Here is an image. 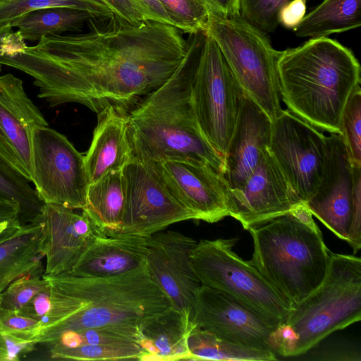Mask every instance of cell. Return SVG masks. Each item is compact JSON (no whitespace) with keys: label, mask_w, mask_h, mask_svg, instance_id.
I'll use <instances>...</instances> for the list:
<instances>
[{"label":"cell","mask_w":361,"mask_h":361,"mask_svg":"<svg viewBox=\"0 0 361 361\" xmlns=\"http://www.w3.org/2000/svg\"><path fill=\"white\" fill-rule=\"evenodd\" d=\"M89 30L43 37L27 46L16 32L0 42V63L34 78L51 106L78 103L99 113L128 112L174 73L188 42L173 25L92 19Z\"/></svg>","instance_id":"6da1fadb"},{"label":"cell","mask_w":361,"mask_h":361,"mask_svg":"<svg viewBox=\"0 0 361 361\" xmlns=\"http://www.w3.org/2000/svg\"><path fill=\"white\" fill-rule=\"evenodd\" d=\"M43 276L50 288V309L31 338L35 344L48 345L66 331L90 328L124 331L139 340L146 325L173 308L146 260L113 276L84 277L68 272Z\"/></svg>","instance_id":"7a4b0ae2"},{"label":"cell","mask_w":361,"mask_h":361,"mask_svg":"<svg viewBox=\"0 0 361 361\" xmlns=\"http://www.w3.org/2000/svg\"><path fill=\"white\" fill-rule=\"evenodd\" d=\"M205 37L204 31L190 34L186 54L174 73L128 112L133 159L202 162L222 176L224 160L203 134L190 102L191 82Z\"/></svg>","instance_id":"3957f363"},{"label":"cell","mask_w":361,"mask_h":361,"mask_svg":"<svg viewBox=\"0 0 361 361\" xmlns=\"http://www.w3.org/2000/svg\"><path fill=\"white\" fill-rule=\"evenodd\" d=\"M277 71L288 111L322 131L338 133L344 106L360 85V66L353 51L327 37L310 38L280 51Z\"/></svg>","instance_id":"277c9868"},{"label":"cell","mask_w":361,"mask_h":361,"mask_svg":"<svg viewBox=\"0 0 361 361\" xmlns=\"http://www.w3.org/2000/svg\"><path fill=\"white\" fill-rule=\"evenodd\" d=\"M247 231L251 262L293 307L324 279L331 252L305 204Z\"/></svg>","instance_id":"5b68a950"},{"label":"cell","mask_w":361,"mask_h":361,"mask_svg":"<svg viewBox=\"0 0 361 361\" xmlns=\"http://www.w3.org/2000/svg\"><path fill=\"white\" fill-rule=\"evenodd\" d=\"M361 319V259L331 253L322 283L293 307L286 322L295 336L290 356L303 354L331 333Z\"/></svg>","instance_id":"8992f818"},{"label":"cell","mask_w":361,"mask_h":361,"mask_svg":"<svg viewBox=\"0 0 361 361\" xmlns=\"http://www.w3.org/2000/svg\"><path fill=\"white\" fill-rule=\"evenodd\" d=\"M206 33L217 44L238 85L272 122L283 111L277 71L280 51L265 32L240 16L210 13Z\"/></svg>","instance_id":"52a82bcc"},{"label":"cell","mask_w":361,"mask_h":361,"mask_svg":"<svg viewBox=\"0 0 361 361\" xmlns=\"http://www.w3.org/2000/svg\"><path fill=\"white\" fill-rule=\"evenodd\" d=\"M238 240L197 242L190 255L191 267L201 285L226 293L277 329L286 322L293 306L251 260H244L233 251Z\"/></svg>","instance_id":"ba28073f"},{"label":"cell","mask_w":361,"mask_h":361,"mask_svg":"<svg viewBox=\"0 0 361 361\" xmlns=\"http://www.w3.org/2000/svg\"><path fill=\"white\" fill-rule=\"evenodd\" d=\"M243 94L217 44L206 33L191 82L190 102L203 134L224 160Z\"/></svg>","instance_id":"9c48e42d"},{"label":"cell","mask_w":361,"mask_h":361,"mask_svg":"<svg viewBox=\"0 0 361 361\" xmlns=\"http://www.w3.org/2000/svg\"><path fill=\"white\" fill-rule=\"evenodd\" d=\"M32 183L45 204L82 209L89 178L85 156L48 126L32 130Z\"/></svg>","instance_id":"30bf717a"},{"label":"cell","mask_w":361,"mask_h":361,"mask_svg":"<svg viewBox=\"0 0 361 361\" xmlns=\"http://www.w3.org/2000/svg\"><path fill=\"white\" fill-rule=\"evenodd\" d=\"M122 173L126 202L119 234L147 238L174 223L194 219L173 195L155 163L133 158Z\"/></svg>","instance_id":"8fae6325"},{"label":"cell","mask_w":361,"mask_h":361,"mask_svg":"<svg viewBox=\"0 0 361 361\" xmlns=\"http://www.w3.org/2000/svg\"><path fill=\"white\" fill-rule=\"evenodd\" d=\"M269 149L305 204L323 175L326 135L288 109L271 124Z\"/></svg>","instance_id":"7c38bea8"},{"label":"cell","mask_w":361,"mask_h":361,"mask_svg":"<svg viewBox=\"0 0 361 361\" xmlns=\"http://www.w3.org/2000/svg\"><path fill=\"white\" fill-rule=\"evenodd\" d=\"M302 204L269 147L245 181L238 188L228 189L229 216L245 230L262 225Z\"/></svg>","instance_id":"4fadbf2b"},{"label":"cell","mask_w":361,"mask_h":361,"mask_svg":"<svg viewBox=\"0 0 361 361\" xmlns=\"http://www.w3.org/2000/svg\"><path fill=\"white\" fill-rule=\"evenodd\" d=\"M191 322L228 342L274 352L272 340L276 329L251 309L217 289L200 286L194 298Z\"/></svg>","instance_id":"5bb4252c"},{"label":"cell","mask_w":361,"mask_h":361,"mask_svg":"<svg viewBox=\"0 0 361 361\" xmlns=\"http://www.w3.org/2000/svg\"><path fill=\"white\" fill-rule=\"evenodd\" d=\"M197 241L173 231H160L147 238L146 262L154 281L173 307L192 320L193 302L201 283L190 264Z\"/></svg>","instance_id":"9a60e30c"},{"label":"cell","mask_w":361,"mask_h":361,"mask_svg":"<svg viewBox=\"0 0 361 361\" xmlns=\"http://www.w3.org/2000/svg\"><path fill=\"white\" fill-rule=\"evenodd\" d=\"M355 171L338 133L326 135V149L322 180L305 204L338 238L347 240L350 224Z\"/></svg>","instance_id":"2e32d148"},{"label":"cell","mask_w":361,"mask_h":361,"mask_svg":"<svg viewBox=\"0 0 361 361\" xmlns=\"http://www.w3.org/2000/svg\"><path fill=\"white\" fill-rule=\"evenodd\" d=\"M48 126L13 74L0 76V158L32 183V130Z\"/></svg>","instance_id":"e0dca14e"},{"label":"cell","mask_w":361,"mask_h":361,"mask_svg":"<svg viewBox=\"0 0 361 361\" xmlns=\"http://www.w3.org/2000/svg\"><path fill=\"white\" fill-rule=\"evenodd\" d=\"M155 164L173 195L195 220L215 223L229 216L227 185L212 166L188 161Z\"/></svg>","instance_id":"ac0fdd59"},{"label":"cell","mask_w":361,"mask_h":361,"mask_svg":"<svg viewBox=\"0 0 361 361\" xmlns=\"http://www.w3.org/2000/svg\"><path fill=\"white\" fill-rule=\"evenodd\" d=\"M44 204L38 216L42 225V253L46 257L45 274L69 272L82 254L99 235L81 209Z\"/></svg>","instance_id":"d6986e66"},{"label":"cell","mask_w":361,"mask_h":361,"mask_svg":"<svg viewBox=\"0 0 361 361\" xmlns=\"http://www.w3.org/2000/svg\"><path fill=\"white\" fill-rule=\"evenodd\" d=\"M272 122L243 91L236 123L224 159L222 174L228 189L240 187L269 147Z\"/></svg>","instance_id":"ffe728a7"},{"label":"cell","mask_w":361,"mask_h":361,"mask_svg":"<svg viewBox=\"0 0 361 361\" xmlns=\"http://www.w3.org/2000/svg\"><path fill=\"white\" fill-rule=\"evenodd\" d=\"M133 159L128 136V112L108 106L97 113L91 145L85 155L89 182L122 170Z\"/></svg>","instance_id":"44dd1931"},{"label":"cell","mask_w":361,"mask_h":361,"mask_svg":"<svg viewBox=\"0 0 361 361\" xmlns=\"http://www.w3.org/2000/svg\"><path fill=\"white\" fill-rule=\"evenodd\" d=\"M146 253L147 238L98 235L68 273L84 277L119 275L141 265L146 260Z\"/></svg>","instance_id":"7402d4cb"},{"label":"cell","mask_w":361,"mask_h":361,"mask_svg":"<svg viewBox=\"0 0 361 361\" xmlns=\"http://www.w3.org/2000/svg\"><path fill=\"white\" fill-rule=\"evenodd\" d=\"M42 240L38 216L23 225L10 226L0 234V293L24 275L44 273L40 262Z\"/></svg>","instance_id":"603a6c76"},{"label":"cell","mask_w":361,"mask_h":361,"mask_svg":"<svg viewBox=\"0 0 361 361\" xmlns=\"http://www.w3.org/2000/svg\"><path fill=\"white\" fill-rule=\"evenodd\" d=\"M191 320L173 307L158 317L141 331L137 341L142 350L140 361L190 360L188 337Z\"/></svg>","instance_id":"cb8c5ba5"},{"label":"cell","mask_w":361,"mask_h":361,"mask_svg":"<svg viewBox=\"0 0 361 361\" xmlns=\"http://www.w3.org/2000/svg\"><path fill=\"white\" fill-rule=\"evenodd\" d=\"M125 202L122 170L114 171L89 185L82 210L99 235H113L120 233Z\"/></svg>","instance_id":"d4e9b609"},{"label":"cell","mask_w":361,"mask_h":361,"mask_svg":"<svg viewBox=\"0 0 361 361\" xmlns=\"http://www.w3.org/2000/svg\"><path fill=\"white\" fill-rule=\"evenodd\" d=\"M361 25V0H323L294 30L299 37H328Z\"/></svg>","instance_id":"484cf974"},{"label":"cell","mask_w":361,"mask_h":361,"mask_svg":"<svg viewBox=\"0 0 361 361\" xmlns=\"http://www.w3.org/2000/svg\"><path fill=\"white\" fill-rule=\"evenodd\" d=\"M96 18L90 13L73 8L50 7L28 13L13 25L24 40L39 41L45 36L79 32ZM97 19V18H96Z\"/></svg>","instance_id":"4316f807"},{"label":"cell","mask_w":361,"mask_h":361,"mask_svg":"<svg viewBox=\"0 0 361 361\" xmlns=\"http://www.w3.org/2000/svg\"><path fill=\"white\" fill-rule=\"evenodd\" d=\"M190 360L272 361L275 353L264 349L236 345L194 325L188 337Z\"/></svg>","instance_id":"83f0119b"},{"label":"cell","mask_w":361,"mask_h":361,"mask_svg":"<svg viewBox=\"0 0 361 361\" xmlns=\"http://www.w3.org/2000/svg\"><path fill=\"white\" fill-rule=\"evenodd\" d=\"M50 7H67L90 13L98 20L115 16L95 0H6L0 2V39L12 32L14 23L24 15Z\"/></svg>","instance_id":"f1b7e54d"},{"label":"cell","mask_w":361,"mask_h":361,"mask_svg":"<svg viewBox=\"0 0 361 361\" xmlns=\"http://www.w3.org/2000/svg\"><path fill=\"white\" fill-rule=\"evenodd\" d=\"M30 183L0 158V200L12 202L18 207L20 225L37 218L45 204Z\"/></svg>","instance_id":"f546056e"},{"label":"cell","mask_w":361,"mask_h":361,"mask_svg":"<svg viewBox=\"0 0 361 361\" xmlns=\"http://www.w3.org/2000/svg\"><path fill=\"white\" fill-rule=\"evenodd\" d=\"M49 348L51 357L56 360H140L142 355L141 348L135 342Z\"/></svg>","instance_id":"4dcf8cb0"},{"label":"cell","mask_w":361,"mask_h":361,"mask_svg":"<svg viewBox=\"0 0 361 361\" xmlns=\"http://www.w3.org/2000/svg\"><path fill=\"white\" fill-rule=\"evenodd\" d=\"M173 25L185 33L206 32L210 11L203 0H159Z\"/></svg>","instance_id":"1f68e13d"},{"label":"cell","mask_w":361,"mask_h":361,"mask_svg":"<svg viewBox=\"0 0 361 361\" xmlns=\"http://www.w3.org/2000/svg\"><path fill=\"white\" fill-rule=\"evenodd\" d=\"M339 135L352 164L361 167V89L357 86L348 97L339 122Z\"/></svg>","instance_id":"d6a6232c"},{"label":"cell","mask_w":361,"mask_h":361,"mask_svg":"<svg viewBox=\"0 0 361 361\" xmlns=\"http://www.w3.org/2000/svg\"><path fill=\"white\" fill-rule=\"evenodd\" d=\"M137 336L127 331L111 329L90 328L66 331L48 345L70 348L82 345L137 343Z\"/></svg>","instance_id":"836d02e7"},{"label":"cell","mask_w":361,"mask_h":361,"mask_svg":"<svg viewBox=\"0 0 361 361\" xmlns=\"http://www.w3.org/2000/svg\"><path fill=\"white\" fill-rule=\"evenodd\" d=\"M43 274H26L10 283L0 293V308L21 312L37 293L49 286Z\"/></svg>","instance_id":"e575fe53"},{"label":"cell","mask_w":361,"mask_h":361,"mask_svg":"<svg viewBox=\"0 0 361 361\" xmlns=\"http://www.w3.org/2000/svg\"><path fill=\"white\" fill-rule=\"evenodd\" d=\"M290 1L240 0V16L264 32H271L279 25L280 10Z\"/></svg>","instance_id":"d590c367"},{"label":"cell","mask_w":361,"mask_h":361,"mask_svg":"<svg viewBox=\"0 0 361 361\" xmlns=\"http://www.w3.org/2000/svg\"><path fill=\"white\" fill-rule=\"evenodd\" d=\"M39 326V321L19 312L0 308V333L30 341Z\"/></svg>","instance_id":"8d00e7d4"},{"label":"cell","mask_w":361,"mask_h":361,"mask_svg":"<svg viewBox=\"0 0 361 361\" xmlns=\"http://www.w3.org/2000/svg\"><path fill=\"white\" fill-rule=\"evenodd\" d=\"M354 197L350 228L346 242L354 254L361 247V167H355Z\"/></svg>","instance_id":"74e56055"},{"label":"cell","mask_w":361,"mask_h":361,"mask_svg":"<svg viewBox=\"0 0 361 361\" xmlns=\"http://www.w3.org/2000/svg\"><path fill=\"white\" fill-rule=\"evenodd\" d=\"M108 8L113 13L131 23H139L147 20L144 13L132 0H95Z\"/></svg>","instance_id":"f35d334b"},{"label":"cell","mask_w":361,"mask_h":361,"mask_svg":"<svg viewBox=\"0 0 361 361\" xmlns=\"http://www.w3.org/2000/svg\"><path fill=\"white\" fill-rule=\"evenodd\" d=\"M307 0H292L283 6L279 13V24L293 30L303 19Z\"/></svg>","instance_id":"ab89813d"},{"label":"cell","mask_w":361,"mask_h":361,"mask_svg":"<svg viewBox=\"0 0 361 361\" xmlns=\"http://www.w3.org/2000/svg\"><path fill=\"white\" fill-rule=\"evenodd\" d=\"M50 309L49 286L37 293L26 307L19 312L26 316L40 321L48 314Z\"/></svg>","instance_id":"60d3db41"},{"label":"cell","mask_w":361,"mask_h":361,"mask_svg":"<svg viewBox=\"0 0 361 361\" xmlns=\"http://www.w3.org/2000/svg\"><path fill=\"white\" fill-rule=\"evenodd\" d=\"M132 1L144 13L147 20L173 25L159 0Z\"/></svg>","instance_id":"b9f144b4"},{"label":"cell","mask_w":361,"mask_h":361,"mask_svg":"<svg viewBox=\"0 0 361 361\" xmlns=\"http://www.w3.org/2000/svg\"><path fill=\"white\" fill-rule=\"evenodd\" d=\"M211 13L224 17L240 16V0H203Z\"/></svg>","instance_id":"7bdbcfd3"},{"label":"cell","mask_w":361,"mask_h":361,"mask_svg":"<svg viewBox=\"0 0 361 361\" xmlns=\"http://www.w3.org/2000/svg\"><path fill=\"white\" fill-rule=\"evenodd\" d=\"M18 207L10 202L0 200V223L19 224Z\"/></svg>","instance_id":"ee69618b"},{"label":"cell","mask_w":361,"mask_h":361,"mask_svg":"<svg viewBox=\"0 0 361 361\" xmlns=\"http://www.w3.org/2000/svg\"><path fill=\"white\" fill-rule=\"evenodd\" d=\"M0 361H8V350L4 336L0 333Z\"/></svg>","instance_id":"f6af8a7d"},{"label":"cell","mask_w":361,"mask_h":361,"mask_svg":"<svg viewBox=\"0 0 361 361\" xmlns=\"http://www.w3.org/2000/svg\"><path fill=\"white\" fill-rule=\"evenodd\" d=\"M12 225H15V224H10L8 222L0 223V234L2 232H4L8 227H9L10 226H12Z\"/></svg>","instance_id":"bcb514c9"},{"label":"cell","mask_w":361,"mask_h":361,"mask_svg":"<svg viewBox=\"0 0 361 361\" xmlns=\"http://www.w3.org/2000/svg\"><path fill=\"white\" fill-rule=\"evenodd\" d=\"M6 1V0H0V2H1V1Z\"/></svg>","instance_id":"7dc6e473"},{"label":"cell","mask_w":361,"mask_h":361,"mask_svg":"<svg viewBox=\"0 0 361 361\" xmlns=\"http://www.w3.org/2000/svg\"><path fill=\"white\" fill-rule=\"evenodd\" d=\"M1 64L0 63V71H1Z\"/></svg>","instance_id":"c3c4849f"}]
</instances>
